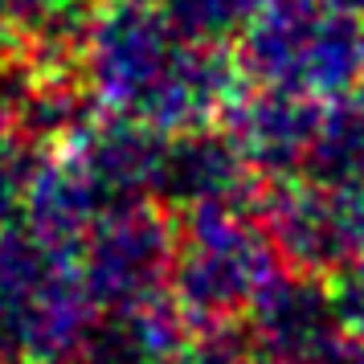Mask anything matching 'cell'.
<instances>
[{"label":"cell","instance_id":"obj_2","mask_svg":"<svg viewBox=\"0 0 364 364\" xmlns=\"http://www.w3.org/2000/svg\"><path fill=\"white\" fill-rule=\"evenodd\" d=\"M233 53L250 86L331 102L364 86V17L270 0L242 29Z\"/></svg>","mask_w":364,"mask_h":364},{"label":"cell","instance_id":"obj_10","mask_svg":"<svg viewBox=\"0 0 364 364\" xmlns=\"http://www.w3.org/2000/svg\"><path fill=\"white\" fill-rule=\"evenodd\" d=\"M303 176L328 193L364 184V86L331 99L319 111V127L303 160Z\"/></svg>","mask_w":364,"mask_h":364},{"label":"cell","instance_id":"obj_8","mask_svg":"<svg viewBox=\"0 0 364 364\" xmlns=\"http://www.w3.org/2000/svg\"><path fill=\"white\" fill-rule=\"evenodd\" d=\"M246 319L258 344L291 364H323L336 340L344 336L328 279L299 270H282L258 295Z\"/></svg>","mask_w":364,"mask_h":364},{"label":"cell","instance_id":"obj_9","mask_svg":"<svg viewBox=\"0 0 364 364\" xmlns=\"http://www.w3.org/2000/svg\"><path fill=\"white\" fill-rule=\"evenodd\" d=\"M188 336H193V323L184 319L172 291H164V295L135 299V303H123V307H107V315L95 319L78 360L82 364H184Z\"/></svg>","mask_w":364,"mask_h":364},{"label":"cell","instance_id":"obj_5","mask_svg":"<svg viewBox=\"0 0 364 364\" xmlns=\"http://www.w3.org/2000/svg\"><path fill=\"white\" fill-rule=\"evenodd\" d=\"M254 213L262 221L266 237L274 242L279 258L287 262V270L331 279L336 270L352 262L336 193L311 184L307 176L262 181L254 197Z\"/></svg>","mask_w":364,"mask_h":364},{"label":"cell","instance_id":"obj_15","mask_svg":"<svg viewBox=\"0 0 364 364\" xmlns=\"http://www.w3.org/2000/svg\"><path fill=\"white\" fill-rule=\"evenodd\" d=\"M250 364H291V360H282V356H274V352H266V348H258V356Z\"/></svg>","mask_w":364,"mask_h":364},{"label":"cell","instance_id":"obj_13","mask_svg":"<svg viewBox=\"0 0 364 364\" xmlns=\"http://www.w3.org/2000/svg\"><path fill=\"white\" fill-rule=\"evenodd\" d=\"M4 13L29 21L37 29H70V21L82 17V0H0Z\"/></svg>","mask_w":364,"mask_h":364},{"label":"cell","instance_id":"obj_1","mask_svg":"<svg viewBox=\"0 0 364 364\" xmlns=\"http://www.w3.org/2000/svg\"><path fill=\"white\" fill-rule=\"evenodd\" d=\"M176 221L181 250L168 291L193 328L246 319L258 295L287 270L254 205H197L176 213Z\"/></svg>","mask_w":364,"mask_h":364},{"label":"cell","instance_id":"obj_7","mask_svg":"<svg viewBox=\"0 0 364 364\" xmlns=\"http://www.w3.org/2000/svg\"><path fill=\"white\" fill-rule=\"evenodd\" d=\"M319 111H323L319 99L246 82V90L225 111L221 127L246 156V164L258 172V181H287V176H303Z\"/></svg>","mask_w":364,"mask_h":364},{"label":"cell","instance_id":"obj_12","mask_svg":"<svg viewBox=\"0 0 364 364\" xmlns=\"http://www.w3.org/2000/svg\"><path fill=\"white\" fill-rule=\"evenodd\" d=\"M331 287V303H336V315L348 331L364 336V258L348 262L344 270H336L328 279Z\"/></svg>","mask_w":364,"mask_h":364},{"label":"cell","instance_id":"obj_6","mask_svg":"<svg viewBox=\"0 0 364 364\" xmlns=\"http://www.w3.org/2000/svg\"><path fill=\"white\" fill-rule=\"evenodd\" d=\"M258 188V172L246 164L225 127H205L164 139L151 200H160L172 213H184L197 205H254Z\"/></svg>","mask_w":364,"mask_h":364},{"label":"cell","instance_id":"obj_3","mask_svg":"<svg viewBox=\"0 0 364 364\" xmlns=\"http://www.w3.org/2000/svg\"><path fill=\"white\" fill-rule=\"evenodd\" d=\"M184 46L188 37L156 0H102L82 29V74L107 111L144 119Z\"/></svg>","mask_w":364,"mask_h":364},{"label":"cell","instance_id":"obj_14","mask_svg":"<svg viewBox=\"0 0 364 364\" xmlns=\"http://www.w3.org/2000/svg\"><path fill=\"white\" fill-rule=\"evenodd\" d=\"M336 209H340V225H344L348 250L356 262V258H364V184L336 193Z\"/></svg>","mask_w":364,"mask_h":364},{"label":"cell","instance_id":"obj_11","mask_svg":"<svg viewBox=\"0 0 364 364\" xmlns=\"http://www.w3.org/2000/svg\"><path fill=\"white\" fill-rule=\"evenodd\" d=\"M188 41L230 46L270 0H156Z\"/></svg>","mask_w":364,"mask_h":364},{"label":"cell","instance_id":"obj_4","mask_svg":"<svg viewBox=\"0 0 364 364\" xmlns=\"http://www.w3.org/2000/svg\"><path fill=\"white\" fill-rule=\"evenodd\" d=\"M181 250V221L160 200L115 205L82 237V282L102 307L164 295Z\"/></svg>","mask_w":364,"mask_h":364}]
</instances>
